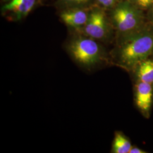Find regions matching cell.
I'll list each match as a JSON object with an SVG mask.
<instances>
[{"label":"cell","mask_w":153,"mask_h":153,"mask_svg":"<svg viewBox=\"0 0 153 153\" xmlns=\"http://www.w3.org/2000/svg\"><path fill=\"white\" fill-rule=\"evenodd\" d=\"M153 52V33L138 34L121 45L117 64L126 70L133 71L140 62L148 59Z\"/></svg>","instance_id":"obj_1"},{"label":"cell","mask_w":153,"mask_h":153,"mask_svg":"<svg viewBox=\"0 0 153 153\" xmlns=\"http://www.w3.org/2000/svg\"><path fill=\"white\" fill-rule=\"evenodd\" d=\"M68 51L78 65L87 70L94 69L103 59L100 46L90 37L73 39L68 45Z\"/></svg>","instance_id":"obj_2"},{"label":"cell","mask_w":153,"mask_h":153,"mask_svg":"<svg viewBox=\"0 0 153 153\" xmlns=\"http://www.w3.org/2000/svg\"><path fill=\"white\" fill-rule=\"evenodd\" d=\"M153 84L137 81L135 85V103L142 115L146 118L150 116L153 102Z\"/></svg>","instance_id":"obj_3"},{"label":"cell","mask_w":153,"mask_h":153,"mask_svg":"<svg viewBox=\"0 0 153 153\" xmlns=\"http://www.w3.org/2000/svg\"><path fill=\"white\" fill-rule=\"evenodd\" d=\"M114 20L117 28L122 33L129 32L138 24L136 13L128 6L121 5L114 13Z\"/></svg>","instance_id":"obj_4"},{"label":"cell","mask_w":153,"mask_h":153,"mask_svg":"<svg viewBox=\"0 0 153 153\" xmlns=\"http://www.w3.org/2000/svg\"><path fill=\"white\" fill-rule=\"evenodd\" d=\"M107 24L104 13L97 10L89 14L86 24L84 26L85 34L94 39H101L105 37L107 33Z\"/></svg>","instance_id":"obj_5"},{"label":"cell","mask_w":153,"mask_h":153,"mask_svg":"<svg viewBox=\"0 0 153 153\" xmlns=\"http://www.w3.org/2000/svg\"><path fill=\"white\" fill-rule=\"evenodd\" d=\"M36 0H5L2 10L15 19L25 18L31 11Z\"/></svg>","instance_id":"obj_6"},{"label":"cell","mask_w":153,"mask_h":153,"mask_svg":"<svg viewBox=\"0 0 153 153\" xmlns=\"http://www.w3.org/2000/svg\"><path fill=\"white\" fill-rule=\"evenodd\" d=\"M89 14L80 9H71L61 13L60 18L66 25L73 28L85 26L88 22Z\"/></svg>","instance_id":"obj_7"},{"label":"cell","mask_w":153,"mask_h":153,"mask_svg":"<svg viewBox=\"0 0 153 153\" xmlns=\"http://www.w3.org/2000/svg\"><path fill=\"white\" fill-rule=\"evenodd\" d=\"M137 81L153 84V60L147 59L142 61L134 69Z\"/></svg>","instance_id":"obj_8"},{"label":"cell","mask_w":153,"mask_h":153,"mask_svg":"<svg viewBox=\"0 0 153 153\" xmlns=\"http://www.w3.org/2000/svg\"><path fill=\"white\" fill-rule=\"evenodd\" d=\"M131 148V141L121 131H115L112 145V153H129Z\"/></svg>","instance_id":"obj_9"},{"label":"cell","mask_w":153,"mask_h":153,"mask_svg":"<svg viewBox=\"0 0 153 153\" xmlns=\"http://www.w3.org/2000/svg\"><path fill=\"white\" fill-rule=\"evenodd\" d=\"M90 0H61L66 5L70 6H79L84 5L89 2Z\"/></svg>","instance_id":"obj_10"},{"label":"cell","mask_w":153,"mask_h":153,"mask_svg":"<svg viewBox=\"0 0 153 153\" xmlns=\"http://www.w3.org/2000/svg\"><path fill=\"white\" fill-rule=\"evenodd\" d=\"M137 3L142 7H146L153 2V0H137Z\"/></svg>","instance_id":"obj_11"},{"label":"cell","mask_w":153,"mask_h":153,"mask_svg":"<svg viewBox=\"0 0 153 153\" xmlns=\"http://www.w3.org/2000/svg\"><path fill=\"white\" fill-rule=\"evenodd\" d=\"M97 1L102 5L106 7L112 5L115 1V0H97Z\"/></svg>","instance_id":"obj_12"},{"label":"cell","mask_w":153,"mask_h":153,"mask_svg":"<svg viewBox=\"0 0 153 153\" xmlns=\"http://www.w3.org/2000/svg\"><path fill=\"white\" fill-rule=\"evenodd\" d=\"M147 152H145V150L141 149L140 148L137 147H133L132 146L129 153H147Z\"/></svg>","instance_id":"obj_13"}]
</instances>
